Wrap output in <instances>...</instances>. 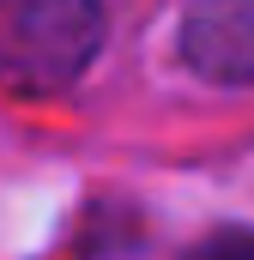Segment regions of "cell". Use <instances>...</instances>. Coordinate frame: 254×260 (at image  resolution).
Returning <instances> with one entry per match:
<instances>
[{"label":"cell","mask_w":254,"mask_h":260,"mask_svg":"<svg viewBox=\"0 0 254 260\" xmlns=\"http://www.w3.org/2000/svg\"><path fill=\"white\" fill-rule=\"evenodd\" d=\"M103 0H0V85L18 97H55L103 55Z\"/></svg>","instance_id":"1"},{"label":"cell","mask_w":254,"mask_h":260,"mask_svg":"<svg viewBox=\"0 0 254 260\" xmlns=\"http://www.w3.org/2000/svg\"><path fill=\"white\" fill-rule=\"evenodd\" d=\"M176 55L212 85H254V0H188L176 18Z\"/></svg>","instance_id":"2"},{"label":"cell","mask_w":254,"mask_h":260,"mask_svg":"<svg viewBox=\"0 0 254 260\" xmlns=\"http://www.w3.org/2000/svg\"><path fill=\"white\" fill-rule=\"evenodd\" d=\"M188 260H254V230H212Z\"/></svg>","instance_id":"3"}]
</instances>
